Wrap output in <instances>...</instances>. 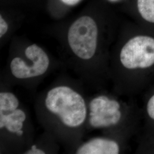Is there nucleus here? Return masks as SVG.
Segmentation results:
<instances>
[{"label":"nucleus","mask_w":154,"mask_h":154,"mask_svg":"<svg viewBox=\"0 0 154 154\" xmlns=\"http://www.w3.org/2000/svg\"><path fill=\"white\" fill-rule=\"evenodd\" d=\"M80 80L61 78L37 96L36 116L45 131L72 151L82 142L88 117V98Z\"/></svg>","instance_id":"1"},{"label":"nucleus","mask_w":154,"mask_h":154,"mask_svg":"<svg viewBox=\"0 0 154 154\" xmlns=\"http://www.w3.org/2000/svg\"><path fill=\"white\" fill-rule=\"evenodd\" d=\"M34 130L25 106L14 93L0 92L1 149L6 152L25 151L33 143Z\"/></svg>","instance_id":"2"},{"label":"nucleus","mask_w":154,"mask_h":154,"mask_svg":"<svg viewBox=\"0 0 154 154\" xmlns=\"http://www.w3.org/2000/svg\"><path fill=\"white\" fill-rule=\"evenodd\" d=\"M49 56L42 48L35 44L27 46L23 55L12 57L6 66L7 79L23 86L34 85L52 70Z\"/></svg>","instance_id":"3"},{"label":"nucleus","mask_w":154,"mask_h":154,"mask_svg":"<svg viewBox=\"0 0 154 154\" xmlns=\"http://www.w3.org/2000/svg\"><path fill=\"white\" fill-rule=\"evenodd\" d=\"M154 65V38L137 35L123 45L119 54L118 63L114 66L116 78L121 79L127 73L147 69Z\"/></svg>","instance_id":"4"},{"label":"nucleus","mask_w":154,"mask_h":154,"mask_svg":"<svg viewBox=\"0 0 154 154\" xmlns=\"http://www.w3.org/2000/svg\"><path fill=\"white\" fill-rule=\"evenodd\" d=\"M87 130H108L121 124L123 111L121 103L105 94L88 98Z\"/></svg>","instance_id":"5"},{"label":"nucleus","mask_w":154,"mask_h":154,"mask_svg":"<svg viewBox=\"0 0 154 154\" xmlns=\"http://www.w3.org/2000/svg\"><path fill=\"white\" fill-rule=\"evenodd\" d=\"M121 150V144L116 139L95 137L81 142L72 152L76 154H118Z\"/></svg>","instance_id":"6"},{"label":"nucleus","mask_w":154,"mask_h":154,"mask_svg":"<svg viewBox=\"0 0 154 154\" xmlns=\"http://www.w3.org/2000/svg\"><path fill=\"white\" fill-rule=\"evenodd\" d=\"M60 144L50 134L45 132L36 140H34L23 154H45L57 153Z\"/></svg>","instance_id":"7"},{"label":"nucleus","mask_w":154,"mask_h":154,"mask_svg":"<svg viewBox=\"0 0 154 154\" xmlns=\"http://www.w3.org/2000/svg\"><path fill=\"white\" fill-rule=\"evenodd\" d=\"M138 8L144 20L154 23V0H138Z\"/></svg>","instance_id":"8"},{"label":"nucleus","mask_w":154,"mask_h":154,"mask_svg":"<svg viewBox=\"0 0 154 154\" xmlns=\"http://www.w3.org/2000/svg\"><path fill=\"white\" fill-rule=\"evenodd\" d=\"M146 110L149 118L154 121V94L147 102Z\"/></svg>","instance_id":"9"},{"label":"nucleus","mask_w":154,"mask_h":154,"mask_svg":"<svg viewBox=\"0 0 154 154\" xmlns=\"http://www.w3.org/2000/svg\"><path fill=\"white\" fill-rule=\"evenodd\" d=\"M8 30V25L5 20L2 18V16H0V38L4 36Z\"/></svg>","instance_id":"10"},{"label":"nucleus","mask_w":154,"mask_h":154,"mask_svg":"<svg viewBox=\"0 0 154 154\" xmlns=\"http://www.w3.org/2000/svg\"><path fill=\"white\" fill-rule=\"evenodd\" d=\"M61 1L65 4L67 5H75L79 3L81 0H61Z\"/></svg>","instance_id":"11"},{"label":"nucleus","mask_w":154,"mask_h":154,"mask_svg":"<svg viewBox=\"0 0 154 154\" xmlns=\"http://www.w3.org/2000/svg\"><path fill=\"white\" fill-rule=\"evenodd\" d=\"M111 1H116V0H111Z\"/></svg>","instance_id":"12"}]
</instances>
